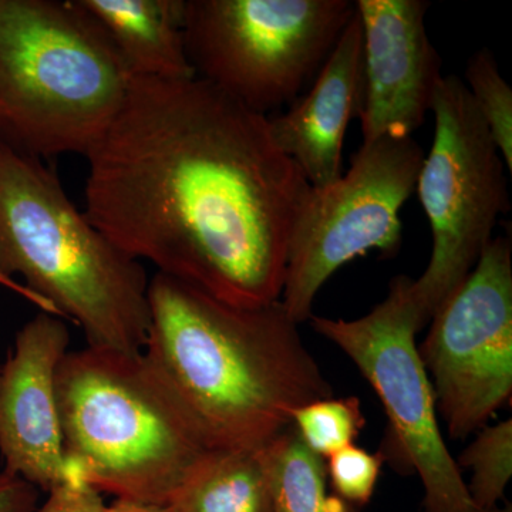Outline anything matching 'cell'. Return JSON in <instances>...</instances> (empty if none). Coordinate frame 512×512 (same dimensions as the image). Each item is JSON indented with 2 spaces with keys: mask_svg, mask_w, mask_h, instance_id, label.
I'll list each match as a JSON object with an SVG mask.
<instances>
[{
  "mask_svg": "<svg viewBox=\"0 0 512 512\" xmlns=\"http://www.w3.org/2000/svg\"><path fill=\"white\" fill-rule=\"evenodd\" d=\"M165 507L170 512H272L264 447L212 451Z\"/></svg>",
  "mask_w": 512,
  "mask_h": 512,
  "instance_id": "obj_15",
  "label": "cell"
},
{
  "mask_svg": "<svg viewBox=\"0 0 512 512\" xmlns=\"http://www.w3.org/2000/svg\"><path fill=\"white\" fill-rule=\"evenodd\" d=\"M511 238L491 239L431 318L419 353L454 440L487 426L512 393Z\"/></svg>",
  "mask_w": 512,
  "mask_h": 512,
  "instance_id": "obj_10",
  "label": "cell"
},
{
  "mask_svg": "<svg viewBox=\"0 0 512 512\" xmlns=\"http://www.w3.org/2000/svg\"><path fill=\"white\" fill-rule=\"evenodd\" d=\"M103 512H170L165 505L141 503V501L117 498L113 504L104 508Z\"/></svg>",
  "mask_w": 512,
  "mask_h": 512,
  "instance_id": "obj_24",
  "label": "cell"
},
{
  "mask_svg": "<svg viewBox=\"0 0 512 512\" xmlns=\"http://www.w3.org/2000/svg\"><path fill=\"white\" fill-rule=\"evenodd\" d=\"M272 512H355L326 490L325 460L303 444L293 426L264 447Z\"/></svg>",
  "mask_w": 512,
  "mask_h": 512,
  "instance_id": "obj_16",
  "label": "cell"
},
{
  "mask_svg": "<svg viewBox=\"0 0 512 512\" xmlns=\"http://www.w3.org/2000/svg\"><path fill=\"white\" fill-rule=\"evenodd\" d=\"M326 460V471L338 497L348 504L369 503L382 471L384 454H372L352 444Z\"/></svg>",
  "mask_w": 512,
  "mask_h": 512,
  "instance_id": "obj_20",
  "label": "cell"
},
{
  "mask_svg": "<svg viewBox=\"0 0 512 512\" xmlns=\"http://www.w3.org/2000/svg\"><path fill=\"white\" fill-rule=\"evenodd\" d=\"M0 271L22 276L92 348L143 352L150 323L143 265L77 210L40 158L2 138Z\"/></svg>",
  "mask_w": 512,
  "mask_h": 512,
  "instance_id": "obj_3",
  "label": "cell"
},
{
  "mask_svg": "<svg viewBox=\"0 0 512 512\" xmlns=\"http://www.w3.org/2000/svg\"><path fill=\"white\" fill-rule=\"evenodd\" d=\"M365 414L357 397L315 400L292 413V426L316 456L329 458L355 444L365 427Z\"/></svg>",
  "mask_w": 512,
  "mask_h": 512,
  "instance_id": "obj_18",
  "label": "cell"
},
{
  "mask_svg": "<svg viewBox=\"0 0 512 512\" xmlns=\"http://www.w3.org/2000/svg\"><path fill=\"white\" fill-rule=\"evenodd\" d=\"M434 138L416 190L429 218L433 251L413 296L430 320L466 281L510 197L507 167L460 77L443 76L434 94Z\"/></svg>",
  "mask_w": 512,
  "mask_h": 512,
  "instance_id": "obj_7",
  "label": "cell"
},
{
  "mask_svg": "<svg viewBox=\"0 0 512 512\" xmlns=\"http://www.w3.org/2000/svg\"><path fill=\"white\" fill-rule=\"evenodd\" d=\"M504 512H511V510H507V511H504Z\"/></svg>",
  "mask_w": 512,
  "mask_h": 512,
  "instance_id": "obj_25",
  "label": "cell"
},
{
  "mask_svg": "<svg viewBox=\"0 0 512 512\" xmlns=\"http://www.w3.org/2000/svg\"><path fill=\"white\" fill-rule=\"evenodd\" d=\"M412 284L409 276L392 279L386 299L362 318L312 315L309 320L352 359L379 396L389 419L390 446L400 464L420 477L426 512H481L440 431L433 386L416 346L426 320Z\"/></svg>",
  "mask_w": 512,
  "mask_h": 512,
  "instance_id": "obj_8",
  "label": "cell"
},
{
  "mask_svg": "<svg viewBox=\"0 0 512 512\" xmlns=\"http://www.w3.org/2000/svg\"><path fill=\"white\" fill-rule=\"evenodd\" d=\"M63 320L39 312L16 335L0 369V454L3 471L39 490L60 483L64 458L57 407V370L69 352Z\"/></svg>",
  "mask_w": 512,
  "mask_h": 512,
  "instance_id": "obj_12",
  "label": "cell"
},
{
  "mask_svg": "<svg viewBox=\"0 0 512 512\" xmlns=\"http://www.w3.org/2000/svg\"><path fill=\"white\" fill-rule=\"evenodd\" d=\"M56 393L64 454L99 493L167 505L215 451L143 352H67Z\"/></svg>",
  "mask_w": 512,
  "mask_h": 512,
  "instance_id": "obj_5",
  "label": "cell"
},
{
  "mask_svg": "<svg viewBox=\"0 0 512 512\" xmlns=\"http://www.w3.org/2000/svg\"><path fill=\"white\" fill-rule=\"evenodd\" d=\"M424 156L413 137H379L363 143L348 173L309 188L293 224L281 296L293 322L312 318L320 288L343 265L369 251H397L400 210L416 191Z\"/></svg>",
  "mask_w": 512,
  "mask_h": 512,
  "instance_id": "obj_9",
  "label": "cell"
},
{
  "mask_svg": "<svg viewBox=\"0 0 512 512\" xmlns=\"http://www.w3.org/2000/svg\"><path fill=\"white\" fill-rule=\"evenodd\" d=\"M362 26L365 101L363 143L412 137L426 120L443 79L441 59L427 35L429 2L357 0Z\"/></svg>",
  "mask_w": 512,
  "mask_h": 512,
  "instance_id": "obj_11",
  "label": "cell"
},
{
  "mask_svg": "<svg viewBox=\"0 0 512 512\" xmlns=\"http://www.w3.org/2000/svg\"><path fill=\"white\" fill-rule=\"evenodd\" d=\"M457 466L473 471L467 488L478 510H497L512 477V420L484 426L458 458Z\"/></svg>",
  "mask_w": 512,
  "mask_h": 512,
  "instance_id": "obj_17",
  "label": "cell"
},
{
  "mask_svg": "<svg viewBox=\"0 0 512 512\" xmlns=\"http://www.w3.org/2000/svg\"><path fill=\"white\" fill-rule=\"evenodd\" d=\"M466 84L478 113L483 117L508 173L512 170V90L488 49L478 50L468 60Z\"/></svg>",
  "mask_w": 512,
  "mask_h": 512,
  "instance_id": "obj_19",
  "label": "cell"
},
{
  "mask_svg": "<svg viewBox=\"0 0 512 512\" xmlns=\"http://www.w3.org/2000/svg\"><path fill=\"white\" fill-rule=\"evenodd\" d=\"M101 493L87 484H59L35 512H103Z\"/></svg>",
  "mask_w": 512,
  "mask_h": 512,
  "instance_id": "obj_21",
  "label": "cell"
},
{
  "mask_svg": "<svg viewBox=\"0 0 512 512\" xmlns=\"http://www.w3.org/2000/svg\"><path fill=\"white\" fill-rule=\"evenodd\" d=\"M86 158L83 212L121 251L232 305L281 301L311 185L268 117L198 77H131Z\"/></svg>",
  "mask_w": 512,
  "mask_h": 512,
  "instance_id": "obj_1",
  "label": "cell"
},
{
  "mask_svg": "<svg viewBox=\"0 0 512 512\" xmlns=\"http://www.w3.org/2000/svg\"><path fill=\"white\" fill-rule=\"evenodd\" d=\"M131 77L79 0H0V133L23 153L86 157Z\"/></svg>",
  "mask_w": 512,
  "mask_h": 512,
  "instance_id": "obj_4",
  "label": "cell"
},
{
  "mask_svg": "<svg viewBox=\"0 0 512 512\" xmlns=\"http://www.w3.org/2000/svg\"><path fill=\"white\" fill-rule=\"evenodd\" d=\"M143 355L214 450H256L332 387L281 301L238 306L171 276L148 284Z\"/></svg>",
  "mask_w": 512,
  "mask_h": 512,
  "instance_id": "obj_2",
  "label": "cell"
},
{
  "mask_svg": "<svg viewBox=\"0 0 512 512\" xmlns=\"http://www.w3.org/2000/svg\"><path fill=\"white\" fill-rule=\"evenodd\" d=\"M185 0H79L106 30L133 77L194 79L184 42Z\"/></svg>",
  "mask_w": 512,
  "mask_h": 512,
  "instance_id": "obj_14",
  "label": "cell"
},
{
  "mask_svg": "<svg viewBox=\"0 0 512 512\" xmlns=\"http://www.w3.org/2000/svg\"><path fill=\"white\" fill-rule=\"evenodd\" d=\"M350 0H185L195 77L268 117L298 99L355 15Z\"/></svg>",
  "mask_w": 512,
  "mask_h": 512,
  "instance_id": "obj_6",
  "label": "cell"
},
{
  "mask_svg": "<svg viewBox=\"0 0 512 512\" xmlns=\"http://www.w3.org/2000/svg\"><path fill=\"white\" fill-rule=\"evenodd\" d=\"M0 286H5V288L9 289V291L15 292L16 295L22 296V298H25L26 301L32 303V305H35L36 308L39 309V312H46L49 313V315L62 318L59 311H57L52 303L47 302L46 299H43L42 296L37 295V293L30 291L28 286H25V284H20V282L16 281V279L12 278V276L3 274L2 271H0Z\"/></svg>",
  "mask_w": 512,
  "mask_h": 512,
  "instance_id": "obj_23",
  "label": "cell"
},
{
  "mask_svg": "<svg viewBox=\"0 0 512 512\" xmlns=\"http://www.w3.org/2000/svg\"><path fill=\"white\" fill-rule=\"evenodd\" d=\"M365 101L362 26L357 13L316 74L308 94L291 109L269 117L276 147L291 158L313 188L338 180L350 121L360 117Z\"/></svg>",
  "mask_w": 512,
  "mask_h": 512,
  "instance_id": "obj_13",
  "label": "cell"
},
{
  "mask_svg": "<svg viewBox=\"0 0 512 512\" xmlns=\"http://www.w3.org/2000/svg\"><path fill=\"white\" fill-rule=\"evenodd\" d=\"M39 488L8 471L0 473V512H35Z\"/></svg>",
  "mask_w": 512,
  "mask_h": 512,
  "instance_id": "obj_22",
  "label": "cell"
}]
</instances>
